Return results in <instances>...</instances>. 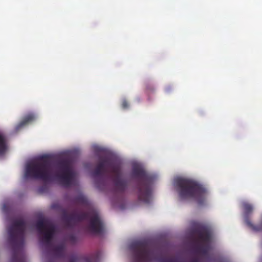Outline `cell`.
Listing matches in <instances>:
<instances>
[{"label": "cell", "instance_id": "cell-1", "mask_svg": "<svg viewBox=\"0 0 262 262\" xmlns=\"http://www.w3.org/2000/svg\"><path fill=\"white\" fill-rule=\"evenodd\" d=\"M51 159L46 156H40L31 160L27 166V173L32 178L47 180L50 177Z\"/></svg>", "mask_w": 262, "mask_h": 262}, {"label": "cell", "instance_id": "cell-2", "mask_svg": "<svg viewBox=\"0 0 262 262\" xmlns=\"http://www.w3.org/2000/svg\"><path fill=\"white\" fill-rule=\"evenodd\" d=\"M180 193L185 196H201V189L194 182L181 181V179L177 183Z\"/></svg>", "mask_w": 262, "mask_h": 262}, {"label": "cell", "instance_id": "cell-3", "mask_svg": "<svg viewBox=\"0 0 262 262\" xmlns=\"http://www.w3.org/2000/svg\"><path fill=\"white\" fill-rule=\"evenodd\" d=\"M6 149V141L4 135L0 132V155L5 152Z\"/></svg>", "mask_w": 262, "mask_h": 262}]
</instances>
